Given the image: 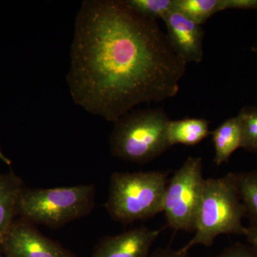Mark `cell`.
<instances>
[{
	"label": "cell",
	"instance_id": "8",
	"mask_svg": "<svg viewBox=\"0 0 257 257\" xmlns=\"http://www.w3.org/2000/svg\"><path fill=\"white\" fill-rule=\"evenodd\" d=\"M167 37L172 47L187 63H200L204 57L203 40L204 31L187 17L173 10L164 18Z\"/></svg>",
	"mask_w": 257,
	"mask_h": 257
},
{
	"label": "cell",
	"instance_id": "7",
	"mask_svg": "<svg viewBox=\"0 0 257 257\" xmlns=\"http://www.w3.org/2000/svg\"><path fill=\"white\" fill-rule=\"evenodd\" d=\"M3 243L10 257H69L52 240L24 223H13Z\"/></svg>",
	"mask_w": 257,
	"mask_h": 257
},
{
	"label": "cell",
	"instance_id": "13",
	"mask_svg": "<svg viewBox=\"0 0 257 257\" xmlns=\"http://www.w3.org/2000/svg\"><path fill=\"white\" fill-rule=\"evenodd\" d=\"M174 10L202 25L213 15L225 10L224 0H175Z\"/></svg>",
	"mask_w": 257,
	"mask_h": 257
},
{
	"label": "cell",
	"instance_id": "5",
	"mask_svg": "<svg viewBox=\"0 0 257 257\" xmlns=\"http://www.w3.org/2000/svg\"><path fill=\"white\" fill-rule=\"evenodd\" d=\"M91 184L23 190L18 211L35 224L58 227L87 215L94 206Z\"/></svg>",
	"mask_w": 257,
	"mask_h": 257
},
{
	"label": "cell",
	"instance_id": "17",
	"mask_svg": "<svg viewBox=\"0 0 257 257\" xmlns=\"http://www.w3.org/2000/svg\"><path fill=\"white\" fill-rule=\"evenodd\" d=\"M218 257H257V252L254 249L236 244L225 249Z\"/></svg>",
	"mask_w": 257,
	"mask_h": 257
},
{
	"label": "cell",
	"instance_id": "11",
	"mask_svg": "<svg viewBox=\"0 0 257 257\" xmlns=\"http://www.w3.org/2000/svg\"><path fill=\"white\" fill-rule=\"evenodd\" d=\"M167 133L170 147L176 145L194 146L210 135L209 121L196 117L170 120Z\"/></svg>",
	"mask_w": 257,
	"mask_h": 257
},
{
	"label": "cell",
	"instance_id": "14",
	"mask_svg": "<svg viewBox=\"0 0 257 257\" xmlns=\"http://www.w3.org/2000/svg\"><path fill=\"white\" fill-rule=\"evenodd\" d=\"M236 185L246 214L257 224V172L235 174Z\"/></svg>",
	"mask_w": 257,
	"mask_h": 257
},
{
	"label": "cell",
	"instance_id": "2",
	"mask_svg": "<svg viewBox=\"0 0 257 257\" xmlns=\"http://www.w3.org/2000/svg\"><path fill=\"white\" fill-rule=\"evenodd\" d=\"M246 214L234 173L206 179L194 226L195 234L179 251L188 253L197 245L211 246L221 234L245 235L247 228L242 220Z\"/></svg>",
	"mask_w": 257,
	"mask_h": 257
},
{
	"label": "cell",
	"instance_id": "12",
	"mask_svg": "<svg viewBox=\"0 0 257 257\" xmlns=\"http://www.w3.org/2000/svg\"><path fill=\"white\" fill-rule=\"evenodd\" d=\"M214 147V163L220 166L229 161L232 154L241 147L242 135L237 116L229 118L211 132Z\"/></svg>",
	"mask_w": 257,
	"mask_h": 257
},
{
	"label": "cell",
	"instance_id": "16",
	"mask_svg": "<svg viewBox=\"0 0 257 257\" xmlns=\"http://www.w3.org/2000/svg\"><path fill=\"white\" fill-rule=\"evenodd\" d=\"M132 8L147 18L162 20L173 11L175 0H125Z\"/></svg>",
	"mask_w": 257,
	"mask_h": 257
},
{
	"label": "cell",
	"instance_id": "6",
	"mask_svg": "<svg viewBox=\"0 0 257 257\" xmlns=\"http://www.w3.org/2000/svg\"><path fill=\"white\" fill-rule=\"evenodd\" d=\"M205 180L201 157H189L176 171L167 182L164 199L167 226L176 231H194Z\"/></svg>",
	"mask_w": 257,
	"mask_h": 257
},
{
	"label": "cell",
	"instance_id": "3",
	"mask_svg": "<svg viewBox=\"0 0 257 257\" xmlns=\"http://www.w3.org/2000/svg\"><path fill=\"white\" fill-rule=\"evenodd\" d=\"M168 172H115L111 175L106 211L122 223L149 219L163 212Z\"/></svg>",
	"mask_w": 257,
	"mask_h": 257
},
{
	"label": "cell",
	"instance_id": "4",
	"mask_svg": "<svg viewBox=\"0 0 257 257\" xmlns=\"http://www.w3.org/2000/svg\"><path fill=\"white\" fill-rule=\"evenodd\" d=\"M170 120L160 108L130 111L114 122L111 154L138 164L155 160L171 147L167 133Z\"/></svg>",
	"mask_w": 257,
	"mask_h": 257
},
{
	"label": "cell",
	"instance_id": "21",
	"mask_svg": "<svg viewBox=\"0 0 257 257\" xmlns=\"http://www.w3.org/2000/svg\"><path fill=\"white\" fill-rule=\"evenodd\" d=\"M251 50H252L253 52H256V53H257V47H253V48L251 49Z\"/></svg>",
	"mask_w": 257,
	"mask_h": 257
},
{
	"label": "cell",
	"instance_id": "10",
	"mask_svg": "<svg viewBox=\"0 0 257 257\" xmlns=\"http://www.w3.org/2000/svg\"><path fill=\"white\" fill-rule=\"evenodd\" d=\"M23 190L21 180L14 174L0 175V243L13 224Z\"/></svg>",
	"mask_w": 257,
	"mask_h": 257
},
{
	"label": "cell",
	"instance_id": "1",
	"mask_svg": "<svg viewBox=\"0 0 257 257\" xmlns=\"http://www.w3.org/2000/svg\"><path fill=\"white\" fill-rule=\"evenodd\" d=\"M187 64L156 20L125 0H86L66 79L76 104L115 122L140 104L177 95Z\"/></svg>",
	"mask_w": 257,
	"mask_h": 257
},
{
	"label": "cell",
	"instance_id": "20",
	"mask_svg": "<svg viewBox=\"0 0 257 257\" xmlns=\"http://www.w3.org/2000/svg\"><path fill=\"white\" fill-rule=\"evenodd\" d=\"M152 257H189L188 253H182L177 251H172V250L165 249L161 250Z\"/></svg>",
	"mask_w": 257,
	"mask_h": 257
},
{
	"label": "cell",
	"instance_id": "19",
	"mask_svg": "<svg viewBox=\"0 0 257 257\" xmlns=\"http://www.w3.org/2000/svg\"><path fill=\"white\" fill-rule=\"evenodd\" d=\"M244 236L257 252V224H253L252 226L247 227Z\"/></svg>",
	"mask_w": 257,
	"mask_h": 257
},
{
	"label": "cell",
	"instance_id": "9",
	"mask_svg": "<svg viewBox=\"0 0 257 257\" xmlns=\"http://www.w3.org/2000/svg\"><path fill=\"white\" fill-rule=\"evenodd\" d=\"M161 231L140 227L106 238L93 257H147Z\"/></svg>",
	"mask_w": 257,
	"mask_h": 257
},
{
	"label": "cell",
	"instance_id": "18",
	"mask_svg": "<svg viewBox=\"0 0 257 257\" xmlns=\"http://www.w3.org/2000/svg\"><path fill=\"white\" fill-rule=\"evenodd\" d=\"M226 10H257V0H224Z\"/></svg>",
	"mask_w": 257,
	"mask_h": 257
},
{
	"label": "cell",
	"instance_id": "15",
	"mask_svg": "<svg viewBox=\"0 0 257 257\" xmlns=\"http://www.w3.org/2000/svg\"><path fill=\"white\" fill-rule=\"evenodd\" d=\"M241 125V148L257 152V106H246L237 115Z\"/></svg>",
	"mask_w": 257,
	"mask_h": 257
}]
</instances>
